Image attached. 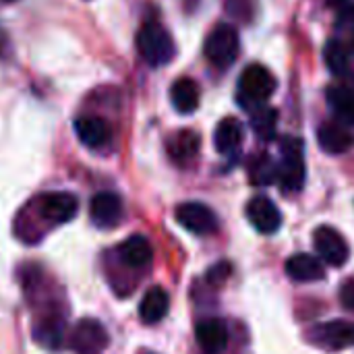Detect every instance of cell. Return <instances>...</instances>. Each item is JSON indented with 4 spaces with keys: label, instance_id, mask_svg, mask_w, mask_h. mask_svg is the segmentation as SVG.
I'll return each instance as SVG.
<instances>
[{
    "label": "cell",
    "instance_id": "6da1fadb",
    "mask_svg": "<svg viewBox=\"0 0 354 354\" xmlns=\"http://www.w3.org/2000/svg\"><path fill=\"white\" fill-rule=\"evenodd\" d=\"M137 48L141 58L151 66H162L174 58V41L170 33L158 23H145L137 33Z\"/></svg>",
    "mask_w": 354,
    "mask_h": 354
},
{
    "label": "cell",
    "instance_id": "7a4b0ae2",
    "mask_svg": "<svg viewBox=\"0 0 354 354\" xmlns=\"http://www.w3.org/2000/svg\"><path fill=\"white\" fill-rule=\"evenodd\" d=\"M276 91V79L263 64H249L241 75L239 100L243 106H259Z\"/></svg>",
    "mask_w": 354,
    "mask_h": 354
},
{
    "label": "cell",
    "instance_id": "3957f363",
    "mask_svg": "<svg viewBox=\"0 0 354 354\" xmlns=\"http://www.w3.org/2000/svg\"><path fill=\"white\" fill-rule=\"evenodd\" d=\"M282 166L278 170V180L284 193H299L305 185V162H303V141L297 137H286L282 141Z\"/></svg>",
    "mask_w": 354,
    "mask_h": 354
},
{
    "label": "cell",
    "instance_id": "277c9868",
    "mask_svg": "<svg viewBox=\"0 0 354 354\" xmlns=\"http://www.w3.org/2000/svg\"><path fill=\"white\" fill-rule=\"evenodd\" d=\"M205 56L220 68H228L239 56V33L230 25H218L205 39Z\"/></svg>",
    "mask_w": 354,
    "mask_h": 354
},
{
    "label": "cell",
    "instance_id": "5b68a950",
    "mask_svg": "<svg viewBox=\"0 0 354 354\" xmlns=\"http://www.w3.org/2000/svg\"><path fill=\"white\" fill-rule=\"evenodd\" d=\"M108 344L110 336L97 319H81L68 338V348L77 354H102Z\"/></svg>",
    "mask_w": 354,
    "mask_h": 354
},
{
    "label": "cell",
    "instance_id": "8992f818",
    "mask_svg": "<svg viewBox=\"0 0 354 354\" xmlns=\"http://www.w3.org/2000/svg\"><path fill=\"white\" fill-rule=\"evenodd\" d=\"M309 340L324 351H344L354 344V326L342 319H332L315 326L309 332Z\"/></svg>",
    "mask_w": 354,
    "mask_h": 354
},
{
    "label": "cell",
    "instance_id": "52a82bcc",
    "mask_svg": "<svg viewBox=\"0 0 354 354\" xmlns=\"http://www.w3.org/2000/svg\"><path fill=\"white\" fill-rule=\"evenodd\" d=\"M313 245L317 255L332 268H342L351 257V249L344 236L332 226H319L313 232Z\"/></svg>",
    "mask_w": 354,
    "mask_h": 354
},
{
    "label": "cell",
    "instance_id": "ba28073f",
    "mask_svg": "<svg viewBox=\"0 0 354 354\" xmlns=\"http://www.w3.org/2000/svg\"><path fill=\"white\" fill-rule=\"evenodd\" d=\"M37 212L46 222L52 224H64L71 222L77 212H79V201L73 193L56 191V193H46L37 197Z\"/></svg>",
    "mask_w": 354,
    "mask_h": 354
},
{
    "label": "cell",
    "instance_id": "9c48e42d",
    "mask_svg": "<svg viewBox=\"0 0 354 354\" xmlns=\"http://www.w3.org/2000/svg\"><path fill=\"white\" fill-rule=\"evenodd\" d=\"M174 218L185 230L193 234H201V236L212 234L218 228V216L214 214V209H209L205 203H199V201H189V203L178 205L174 212Z\"/></svg>",
    "mask_w": 354,
    "mask_h": 354
},
{
    "label": "cell",
    "instance_id": "30bf717a",
    "mask_svg": "<svg viewBox=\"0 0 354 354\" xmlns=\"http://www.w3.org/2000/svg\"><path fill=\"white\" fill-rule=\"evenodd\" d=\"M89 216L97 228H112L122 218V199L112 191H100L89 201Z\"/></svg>",
    "mask_w": 354,
    "mask_h": 354
},
{
    "label": "cell",
    "instance_id": "8fae6325",
    "mask_svg": "<svg viewBox=\"0 0 354 354\" xmlns=\"http://www.w3.org/2000/svg\"><path fill=\"white\" fill-rule=\"evenodd\" d=\"M247 218H249L251 226L261 234H274L282 224V214H280L278 205L263 195L253 197L247 203Z\"/></svg>",
    "mask_w": 354,
    "mask_h": 354
},
{
    "label": "cell",
    "instance_id": "7c38bea8",
    "mask_svg": "<svg viewBox=\"0 0 354 354\" xmlns=\"http://www.w3.org/2000/svg\"><path fill=\"white\" fill-rule=\"evenodd\" d=\"M75 135L85 147L100 149V147H106L110 143L112 129L102 116L85 114V116H79L75 120Z\"/></svg>",
    "mask_w": 354,
    "mask_h": 354
},
{
    "label": "cell",
    "instance_id": "4fadbf2b",
    "mask_svg": "<svg viewBox=\"0 0 354 354\" xmlns=\"http://www.w3.org/2000/svg\"><path fill=\"white\" fill-rule=\"evenodd\" d=\"M195 338L205 354H220L228 344V330L220 319H203L195 328Z\"/></svg>",
    "mask_w": 354,
    "mask_h": 354
},
{
    "label": "cell",
    "instance_id": "5bb4252c",
    "mask_svg": "<svg viewBox=\"0 0 354 354\" xmlns=\"http://www.w3.org/2000/svg\"><path fill=\"white\" fill-rule=\"evenodd\" d=\"M118 257L122 259L124 266L133 270H143L151 263L153 249H151V243L143 234H133L118 245Z\"/></svg>",
    "mask_w": 354,
    "mask_h": 354
},
{
    "label": "cell",
    "instance_id": "9a60e30c",
    "mask_svg": "<svg viewBox=\"0 0 354 354\" xmlns=\"http://www.w3.org/2000/svg\"><path fill=\"white\" fill-rule=\"evenodd\" d=\"M64 330H66V322L64 315L60 311H50L44 319L37 322V326L33 328V336L35 340L46 346V348H60L62 338H64Z\"/></svg>",
    "mask_w": 354,
    "mask_h": 354
},
{
    "label": "cell",
    "instance_id": "2e32d148",
    "mask_svg": "<svg viewBox=\"0 0 354 354\" xmlns=\"http://www.w3.org/2000/svg\"><path fill=\"white\" fill-rule=\"evenodd\" d=\"M286 274L295 282H319L324 280L326 272L317 257L307 253H297L286 261Z\"/></svg>",
    "mask_w": 354,
    "mask_h": 354
},
{
    "label": "cell",
    "instance_id": "e0dca14e",
    "mask_svg": "<svg viewBox=\"0 0 354 354\" xmlns=\"http://www.w3.org/2000/svg\"><path fill=\"white\" fill-rule=\"evenodd\" d=\"M168 309H170V297L164 288L160 286H153L149 288L143 299H141V305H139V317L145 322V324H158L162 322L166 315H168Z\"/></svg>",
    "mask_w": 354,
    "mask_h": 354
},
{
    "label": "cell",
    "instance_id": "ac0fdd59",
    "mask_svg": "<svg viewBox=\"0 0 354 354\" xmlns=\"http://www.w3.org/2000/svg\"><path fill=\"white\" fill-rule=\"evenodd\" d=\"M317 141H319V147L326 151V153H332V156H338V153H344L351 149L353 145V137L348 131H344L342 127L338 124H332V122H326L319 127L317 131Z\"/></svg>",
    "mask_w": 354,
    "mask_h": 354
},
{
    "label": "cell",
    "instance_id": "d6986e66",
    "mask_svg": "<svg viewBox=\"0 0 354 354\" xmlns=\"http://www.w3.org/2000/svg\"><path fill=\"white\" fill-rule=\"evenodd\" d=\"M172 106L180 114H191L199 108V87L193 79H178L170 89Z\"/></svg>",
    "mask_w": 354,
    "mask_h": 354
},
{
    "label": "cell",
    "instance_id": "ffe728a7",
    "mask_svg": "<svg viewBox=\"0 0 354 354\" xmlns=\"http://www.w3.org/2000/svg\"><path fill=\"white\" fill-rule=\"evenodd\" d=\"M241 141H243V124L236 118L228 116L218 122L214 133V145L220 153L234 151L241 145Z\"/></svg>",
    "mask_w": 354,
    "mask_h": 354
},
{
    "label": "cell",
    "instance_id": "44dd1931",
    "mask_svg": "<svg viewBox=\"0 0 354 354\" xmlns=\"http://www.w3.org/2000/svg\"><path fill=\"white\" fill-rule=\"evenodd\" d=\"M199 147H201L199 135L195 131H189V129L178 131L170 139V143H168V151H170L172 160H176V162H189V160H193L199 153Z\"/></svg>",
    "mask_w": 354,
    "mask_h": 354
},
{
    "label": "cell",
    "instance_id": "7402d4cb",
    "mask_svg": "<svg viewBox=\"0 0 354 354\" xmlns=\"http://www.w3.org/2000/svg\"><path fill=\"white\" fill-rule=\"evenodd\" d=\"M328 95V104L334 110V114L346 122V124H354V91L342 85H332L326 91Z\"/></svg>",
    "mask_w": 354,
    "mask_h": 354
},
{
    "label": "cell",
    "instance_id": "603a6c76",
    "mask_svg": "<svg viewBox=\"0 0 354 354\" xmlns=\"http://www.w3.org/2000/svg\"><path fill=\"white\" fill-rule=\"evenodd\" d=\"M251 127L261 141H272L276 137L278 127V110L274 108H259L251 116Z\"/></svg>",
    "mask_w": 354,
    "mask_h": 354
},
{
    "label": "cell",
    "instance_id": "cb8c5ba5",
    "mask_svg": "<svg viewBox=\"0 0 354 354\" xmlns=\"http://www.w3.org/2000/svg\"><path fill=\"white\" fill-rule=\"evenodd\" d=\"M324 58H326L328 68L334 75H344L348 71V52L342 41H336V39L328 41L324 50Z\"/></svg>",
    "mask_w": 354,
    "mask_h": 354
},
{
    "label": "cell",
    "instance_id": "d4e9b609",
    "mask_svg": "<svg viewBox=\"0 0 354 354\" xmlns=\"http://www.w3.org/2000/svg\"><path fill=\"white\" fill-rule=\"evenodd\" d=\"M249 178H251V183L253 185H257V187H266V185H270L274 178H276V166H274V162H272V158L270 156H259V158H255L253 160V164H251V172H249Z\"/></svg>",
    "mask_w": 354,
    "mask_h": 354
},
{
    "label": "cell",
    "instance_id": "484cf974",
    "mask_svg": "<svg viewBox=\"0 0 354 354\" xmlns=\"http://www.w3.org/2000/svg\"><path fill=\"white\" fill-rule=\"evenodd\" d=\"M230 272H232V266H230V263H226V261L216 263V266L209 268V272H207V282H209V284H222V282L230 276Z\"/></svg>",
    "mask_w": 354,
    "mask_h": 354
},
{
    "label": "cell",
    "instance_id": "4316f807",
    "mask_svg": "<svg viewBox=\"0 0 354 354\" xmlns=\"http://www.w3.org/2000/svg\"><path fill=\"white\" fill-rule=\"evenodd\" d=\"M340 303L344 305V309L354 311V280H348L342 284L340 288Z\"/></svg>",
    "mask_w": 354,
    "mask_h": 354
},
{
    "label": "cell",
    "instance_id": "83f0119b",
    "mask_svg": "<svg viewBox=\"0 0 354 354\" xmlns=\"http://www.w3.org/2000/svg\"><path fill=\"white\" fill-rule=\"evenodd\" d=\"M245 4H251V0H228V10L234 17H247L251 8H245Z\"/></svg>",
    "mask_w": 354,
    "mask_h": 354
},
{
    "label": "cell",
    "instance_id": "f1b7e54d",
    "mask_svg": "<svg viewBox=\"0 0 354 354\" xmlns=\"http://www.w3.org/2000/svg\"><path fill=\"white\" fill-rule=\"evenodd\" d=\"M6 2H10V0H6Z\"/></svg>",
    "mask_w": 354,
    "mask_h": 354
}]
</instances>
